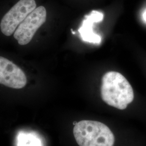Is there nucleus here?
Segmentation results:
<instances>
[{"label":"nucleus","mask_w":146,"mask_h":146,"mask_svg":"<svg viewBox=\"0 0 146 146\" xmlns=\"http://www.w3.org/2000/svg\"><path fill=\"white\" fill-rule=\"evenodd\" d=\"M101 95L105 103L120 110H125L134 98L131 84L116 72H108L103 76Z\"/></svg>","instance_id":"obj_1"},{"label":"nucleus","mask_w":146,"mask_h":146,"mask_svg":"<svg viewBox=\"0 0 146 146\" xmlns=\"http://www.w3.org/2000/svg\"><path fill=\"white\" fill-rule=\"evenodd\" d=\"M73 134L79 146H113L115 142L110 128L96 121L78 122L74 127Z\"/></svg>","instance_id":"obj_2"},{"label":"nucleus","mask_w":146,"mask_h":146,"mask_svg":"<svg viewBox=\"0 0 146 146\" xmlns=\"http://www.w3.org/2000/svg\"><path fill=\"white\" fill-rule=\"evenodd\" d=\"M36 7L35 0H20L3 17L0 23L2 33L5 36H11Z\"/></svg>","instance_id":"obj_3"},{"label":"nucleus","mask_w":146,"mask_h":146,"mask_svg":"<svg viewBox=\"0 0 146 146\" xmlns=\"http://www.w3.org/2000/svg\"><path fill=\"white\" fill-rule=\"evenodd\" d=\"M47 11L43 6L36 8L17 28L14 37L18 43L23 46L31 41L39 28L46 21Z\"/></svg>","instance_id":"obj_4"},{"label":"nucleus","mask_w":146,"mask_h":146,"mask_svg":"<svg viewBox=\"0 0 146 146\" xmlns=\"http://www.w3.org/2000/svg\"><path fill=\"white\" fill-rule=\"evenodd\" d=\"M26 74L21 68L6 58L0 56V84L14 89L26 85Z\"/></svg>","instance_id":"obj_5"},{"label":"nucleus","mask_w":146,"mask_h":146,"mask_svg":"<svg viewBox=\"0 0 146 146\" xmlns=\"http://www.w3.org/2000/svg\"><path fill=\"white\" fill-rule=\"evenodd\" d=\"M103 19L104 14L98 11H93L88 15L85 16L82 26L78 31L82 40L85 42L100 44L101 37L94 33L93 26L95 23L100 22Z\"/></svg>","instance_id":"obj_6"},{"label":"nucleus","mask_w":146,"mask_h":146,"mask_svg":"<svg viewBox=\"0 0 146 146\" xmlns=\"http://www.w3.org/2000/svg\"><path fill=\"white\" fill-rule=\"evenodd\" d=\"M143 20L146 22V11L143 14Z\"/></svg>","instance_id":"obj_7"}]
</instances>
